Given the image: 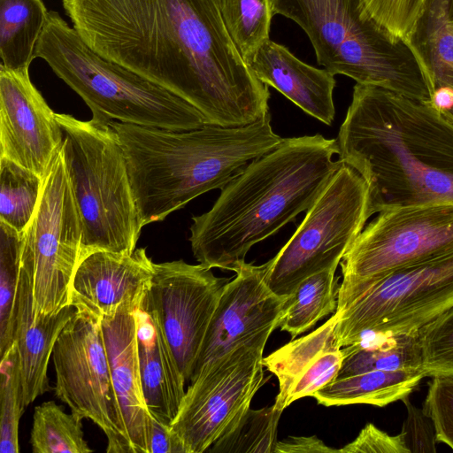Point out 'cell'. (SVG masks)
Instances as JSON below:
<instances>
[{
    "label": "cell",
    "mask_w": 453,
    "mask_h": 453,
    "mask_svg": "<svg viewBox=\"0 0 453 453\" xmlns=\"http://www.w3.org/2000/svg\"><path fill=\"white\" fill-rule=\"evenodd\" d=\"M95 52L182 98L208 124L242 127L269 112L268 86L251 72L219 0H62Z\"/></svg>",
    "instance_id": "1"
},
{
    "label": "cell",
    "mask_w": 453,
    "mask_h": 453,
    "mask_svg": "<svg viewBox=\"0 0 453 453\" xmlns=\"http://www.w3.org/2000/svg\"><path fill=\"white\" fill-rule=\"evenodd\" d=\"M369 191V215L453 203V122L431 101L357 83L336 139Z\"/></svg>",
    "instance_id": "2"
},
{
    "label": "cell",
    "mask_w": 453,
    "mask_h": 453,
    "mask_svg": "<svg viewBox=\"0 0 453 453\" xmlns=\"http://www.w3.org/2000/svg\"><path fill=\"white\" fill-rule=\"evenodd\" d=\"M336 139L322 134L283 138L227 183L207 212L192 218L196 259L234 271L257 243L306 211L342 165Z\"/></svg>",
    "instance_id": "3"
},
{
    "label": "cell",
    "mask_w": 453,
    "mask_h": 453,
    "mask_svg": "<svg viewBox=\"0 0 453 453\" xmlns=\"http://www.w3.org/2000/svg\"><path fill=\"white\" fill-rule=\"evenodd\" d=\"M267 112L234 127L175 131L111 121L123 149L142 226L164 220L194 198L222 189L283 138Z\"/></svg>",
    "instance_id": "4"
},
{
    "label": "cell",
    "mask_w": 453,
    "mask_h": 453,
    "mask_svg": "<svg viewBox=\"0 0 453 453\" xmlns=\"http://www.w3.org/2000/svg\"><path fill=\"white\" fill-rule=\"evenodd\" d=\"M273 15L295 21L332 74L431 101L433 88L403 38L378 23L361 0H269Z\"/></svg>",
    "instance_id": "5"
},
{
    "label": "cell",
    "mask_w": 453,
    "mask_h": 453,
    "mask_svg": "<svg viewBox=\"0 0 453 453\" xmlns=\"http://www.w3.org/2000/svg\"><path fill=\"white\" fill-rule=\"evenodd\" d=\"M53 73L77 93L92 120L186 131L208 124L190 104L90 49L61 15L50 11L36 50Z\"/></svg>",
    "instance_id": "6"
},
{
    "label": "cell",
    "mask_w": 453,
    "mask_h": 453,
    "mask_svg": "<svg viewBox=\"0 0 453 453\" xmlns=\"http://www.w3.org/2000/svg\"><path fill=\"white\" fill-rule=\"evenodd\" d=\"M57 119L81 221L80 260L99 250L132 253L143 226L117 134L109 124L70 114L57 113Z\"/></svg>",
    "instance_id": "7"
},
{
    "label": "cell",
    "mask_w": 453,
    "mask_h": 453,
    "mask_svg": "<svg viewBox=\"0 0 453 453\" xmlns=\"http://www.w3.org/2000/svg\"><path fill=\"white\" fill-rule=\"evenodd\" d=\"M369 218L368 186L342 162L291 238L266 263L269 289L288 297L311 275L336 270Z\"/></svg>",
    "instance_id": "8"
},
{
    "label": "cell",
    "mask_w": 453,
    "mask_h": 453,
    "mask_svg": "<svg viewBox=\"0 0 453 453\" xmlns=\"http://www.w3.org/2000/svg\"><path fill=\"white\" fill-rule=\"evenodd\" d=\"M453 304V250L399 268L367 285L340 312L338 345L414 334Z\"/></svg>",
    "instance_id": "9"
},
{
    "label": "cell",
    "mask_w": 453,
    "mask_h": 453,
    "mask_svg": "<svg viewBox=\"0 0 453 453\" xmlns=\"http://www.w3.org/2000/svg\"><path fill=\"white\" fill-rule=\"evenodd\" d=\"M453 250V203L396 207L379 212L340 262L337 310L367 285L399 268Z\"/></svg>",
    "instance_id": "10"
},
{
    "label": "cell",
    "mask_w": 453,
    "mask_h": 453,
    "mask_svg": "<svg viewBox=\"0 0 453 453\" xmlns=\"http://www.w3.org/2000/svg\"><path fill=\"white\" fill-rule=\"evenodd\" d=\"M264 334L205 365L192 379L171 423L187 453L208 450L250 408L264 383Z\"/></svg>",
    "instance_id": "11"
},
{
    "label": "cell",
    "mask_w": 453,
    "mask_h": 453,
    "mask_svg": "<svg viewBox=\"0 0 453 453\" xmlns=\"http://www.w3.org/2000/svg\"><path fill=\"white\" fill-rule=\"evenodd\" d=\"M55 394L107 439L108 453H133L112 386L100 320L76 310L55 343Z\"/></svg>",
    "instance_id": "12"
},
{
    "label": "cell",
    "mask_w": 453,
    "mask_h": 453,
    "mask_svg": "<svg viewBox=\"0 0 453 453\" xmlns=\"http://www.w3.org/2000/svg\"><path fill=\"white\" fill-rule=\"evenodd\" d=\"M81 221L61 150L44 177L36 211L24 232L33 266L36 317L70 305V286L80 261Z\"/></svg>",
    "instance_id": "13"
},
{
    "label": "cell",
    "mask_w": 453,
    "mask_h": 453,
    "mask_svg": "<svg viewBox=\"0 0 453 453\" xmlns=\"http://www.w3.org/2000/svg\"><path fill=\"white\" fill-rule=\"evenodd\" d=\"M230 280L215 276L202 264L154 263L142 303L158 321L186 381L191 380L208 326Z\"/></svg>",
    "instance_id": "14"
},
{
    "label": "cell",
    "mask_w": 453,
    "mask_h": 453,
    "mask_svg": "<svg viewBox=\"0 0 453 453\" xmlns=\"http://www.w3.org/2000/svg\"><path fill=\"white\" fill-rule=\"evenodd\" d=\"M266 267V263L242 261L234 269L208 326L191 380L205 365L279 327L288 297L269 289Z\"/></svg>",
    "instance_id": "15"
},
{
    "label": "cell",
    "mask_w": 453,
    "mask_h": 453,
    "mask_svg": "<svg viewBox=\"0 0 453 453\" xmlns=\"http://www.w3.org/2000/svg\"><path fill=\"white\" fill-rule=\"evenodd\" d=\"M63 141L57 113L31 81L29 70L0 65V157L44 178Z\"/></svg>",
    "instance_id": "16"
},
{
    "label": "cell",
    "mask_w": 453,
    "mask_h": 453,
    "mask_svg": "<svg viewBox=\"0 0 453 453\" xmlns=\"http://www.w3.org/2000/svg\"><path fill=\"white\" fill-rule=\"evenodd\" d=\"M154 263L145 248L132 253L105 250L81 258L70 286V304L100 319L128 308L137 310L147 293Z\"/></svg>",
    "instance_id": "17"
},
{
    "label": "cell",
    "mask_w": 453,
    "mask_h": 453,
    "mask_svg": "<svg viewBox=\"0 0 453 453\" xmlns=\"http://www.w3.org/2000/svg\"><path fill=\"white\" fill-rule=\"evenodd\" d=\"M135 311L123 308L99 320L112 386L133 453H149L151 415L142 385Z\"/></svg>",
    "instance_id": "18"
},
{
    "label": "cell",
    "mask_w": 453,
    "mask_h": 453,
    "mask_svg": "<svg viewBox=\"0 0 453 453\" xmlns=\"http://www.w3.org/2000/svg\"><path fill=\"white\" fill-rule=\"evenodd\" d=\"M76 309L67 305L55 314L36 317L34 310L33 266L22 250L16 303L14 342L18 349L25 406L50 389L48 365L61 331Z\"/></svg>",
    "instance_id": "19"
},
{
    "label": "cell",
    "mask_w": 453,
    "mask_h": 453,
    "mask_svg": "<svg viewBox=\"0 0 453 453\" xmlns=\"http://www.w3.org/2000/svg\"><path fill=\"white\" fill-rule=\"evenodd\" d=\"M247 65L261 82L277 89L304 112L326 125L333 123L336 81L326 69L301 61L270 39L259 46Z\"/></svg>",
    "instance_id": "20"
},
{
    "label": "cell",
    "mask_w": 453,
    "mask_h": 453,
    "mask_svg": "<svg viewBox=\"0 0 453 453\" xmlns=\"http://www.w3.org/2000/svg\"><path fill=\"white\" fill-rule=\"evenodd\" d=\"M135 315L137 352L146 405L152 417L171 425L185 395L186 380L155 315L142 303Z\"/></svg>",
    "instance_id": "21"
},
{
    "label": "cell",
    "mask_w": 453,
    "mask_h": 453,
    "mask_svg": "<svg viewBox=\"0 0 453 453\" xmlns=\"http://www.w3.org/2000/svg\"><path fill=\"white\" fill-rule=\"evenodd\" d=\"M405 42L433 92L453 88V0H424Z\"/></svg>",
    "instance_id": "22"
},
{
    "label": "cell",
    "mask_w": 453,
    "mask_h": 453,
    "mask_svg": "<svg viewBox=\"0 0 453 453\" xmlns=\"http://www.w3.org/2000/svg\"><path fill=\"white\" fill-rule=\"evenodd\" d=\"M426 377L422 369L372 370L336 378L311 396L324 406L371 404L403 400Z\"/></svg>",
    "instance_id": "23"
},
{
    "label": "cell",
    "mask_w": 453,
    "mask_h": 453,
    "mask_svg": "<svg viewBox=\"0 0 453 453\" xmlns=\"http://www.w3.org/2000/svg\"><path fill=\"white\" fill-rule=\"evenodd\" d=\"M49 16L42 0H0V65L29 70Z\"/></svg>",
    "instance_id": "24"
},
{
    "label": "cell",
    "mask_w": 453,
    "mask_h": 453,
    "mask_svg": "<svg viewBox=\"0 0 453 453\" xmlns=\"http://www.w3.org/2000/svg\"><path fill=\"white\" fill-rule=\"evenodd\" d=\"M340 318L336 312L315 331L276 349L263 358V365L278 380L279 393L274 405L284 410L288 393L296 381L326 351L340 348L335 327Z\"/></svg>",
    "instance_id": "25"
},
{
    "label": "cell",
    "mask_w": 453,
    "mask_h": 453,
    "mask_svg": "<svg viewBox=\"0 0 453 453\" xmlns=\"http://www.w3.org/2000/svg\"><path fill=\"white\" fill-rule=\"evenodd\" d=\"M342 349L337 378L372 370L422 369L416 333L366 337Z\"/></svg>",
    "instance_id": "26"
},
{
    "label": "cell",
    "mask_w": 453,
    "mask_h": 453,
    "mask_svg": "<svg viewBox=\"0 0 453 453\" xmlns=\"http://www.w3.org/2000/svg\"><path fill=\"white\" fill-rule=\"evenodd\" d=\"M335 271L327 269L311 275L288 297L279 327L292 339L336 312L340 285Z\"/></svg>",
    "instance_id": "27"
},
{
    "label": "cell",
    "mask_w": 453,
    "mask_h": 453,
    "mask_svg": "<svg viewBox=\"0 0 453 453\" xmlns=\"http://www.w3.org/2000/svg\"><path fill=\"white\" fill-rule=\"evenodd\" d=\"M44 178L0 157V221L26 231L38 207Z\"/></svg>",
    "instance_id": "28"
},
{
    "label": "cell",
    "mask_w": 453,
    "mask_h": 453,
    "mask_svg": "<svg viewBox=\"0 0 453 453\" xmlns=\"http://www.w3.org/2000/svg\"><path fill=\"white\" fill-rule=\"evenodd\" d=\"M82 418L66 413L54 401L35 408L30 443L34 453H89Z\"/></svg>",
    "instance_id": "29"
},
{
    "label": "cell",
    "mask_w": 453,
    "mask_h": 453,
    "mask_svg": "<svg viewBox=\"0 0 453 453\" xmlns=\"http://www.w3.org/2000/svg\"><path fill=\"white\" fill-rule=\"evenodd\" d=\"M24 232L0 221V355L14 343Z\"/></svg>",
    "instance_id": "30"
},
{
    "label": "cell",
    "mask_w": 453,
    "mask_h": 453,
    "mask_svg": "<svg viewBox=\"0 0 453 453\" xmlns=\"http://www.w3.org/2000/svg\"><path fill=\"white\" fill-rule=\"evenodd\" d=\"M225 26L246 62L269 39L273 12L269 0H219Z\"/></svg>",
    "instance_id": "31"
},
{
    "label": "cell",
    "mask_w": 453,
    "mask_h": 453,
    "mask_svg": "<svg viewBox=\"0 0 453 453\" xmlns=\"http://www.w3.org/2000/svg\"><path fill=\"white\" fill-rule=\"evenodd\" d=\"M282 410L274 404L249 409L238 422L210 449L212 452H273Z\"/></svg>",
    "instance_id": "32"
},
{
    "label": "cell",
    "mask_w": 453,
    "mask_h": 453,
    "mask_svg": "<svg viewBox=\"0 0 453 453\" xmlns=\"http://www.w3.org/2000/svg\"><path fill=\"white\" fill-rule=\"evenodd\" d=\"M0 374V453H19V425L26 406L15 342L1 356Z\"/></svg>",
    "instance_id": "33"
},
{
    "label": "cell",
    "mask_w": 453,
    "mask_h": 453,
    "mask_svg": "<svg viewBox=\"0 0 453 453\" xmlns=\"http://www.w3.org/2000/svg\"><path fill=\"white\" fill-rule=\"evenodd\" d=\"M426 377H453V304L416 332Z\"/></svg>",
    "instance_id": "34"
},
{
    "label": "cell",
    "mask_w": 453,
    "mask_h": 453,
    "mask_svg": "<svg viewBox=\"0 0 453 453\" xmlns=\"http://www.w3.org/2000/svg\"><path fill=\"white\" fill-rule=\"evenodd\" d=\"M422 411L433 423L436 441L453 450V377H432Z\"/></svg>",
    "instance_id": "35"
},
{
    "label": "cell",
    "mask_w": 453,
    "mask_h": 453,
    "mask_svg": "<svg viewBox=\"0 0 453 453\" xmlns=\"http://www.w3.org/2000/svg\"><path fill=\"white\" fill-rule=\"evenodd\" d=\"M366 12L401 38L410 34L424 0H361Z\"/></svg>",
    "instance_id": "36"
},
{
    "label": "cell",
    "mask_w": 453,
    "mask_h": 453,
    "mask_svg": "<svg viewBox=\"0 0 453 453\" xmlns=\"http://www.w3.org/2000/svg\"><path fill=\"white\" fill-rule=\"evenodd\" d=\"M343 360L342 348H336L323 353L291 388L287 397V407L295 401L311 396L321 388L333 382L339 374Z\"/></svg>",
    "instance_id": "37"
},
{
    "label": "cell",
    "mask_w": 453,
    "mask_h": 453,
    "mask_svg": "<svg viewBox=\"0 0 453 453\" xmlns=\"http://www.w3.org/2000/svg\"><path fill=\"white\" fill-rule=\"evenodd\" d=\"M341 453H411L404 431L389 435L368 423L351 442L339 449Z\"/></svg>",
    "instance_id": "38"
},
{
    "label": "cell",
    "mask_w": 453,
    "mask_h": 453,
    "mask_svg": "<svg viewBox=\"0 0 453 453\" xmlns=\"http://www.w3.org/2000/svg\"><path fill=\"white\" fill-rule=\"evenodd\" d=\"M408 409V418L403 431L406 434V441L411 452H435V434L431 419L422 410L417 409L408 400H403Z\"/></svg>",
    "instance_id": "39"
},
{
    "label": "cell",
    "mask_w": 453,
    "mask_h": 453,
    "mask_svg": "<svg viewBox=\"0 0 453 453\" xmlns=\"http://www.w3.org/2000/svg\"><path fill=\"white\" fill-rule=\"evenodd\" d=\"M149 453H187L171 426L151 416Z\"/></svg>",
    "instance_id": "40"
},
{
    "label": "cell",
    "mask_w": 453,
    "mask_h": 453,
    "mask_svg": "<svg viewBox=\"0 0 453 453\" xmlns=\"http://www.w3.org/2000/svg\"><path fill=\"white\" fill-rule=\"evenodd\" d=\"M273 452L276 453H334L339 452L326 446L317 436H290L277 441Z\"/></svg>",
    "instance_id": "41"
},
{
    "label": "cell",
    "mask_w": 453,
    "mask_h": 453,
    "mask_svg": "<svg viewBox=\"0 0 453 453\" xmlns=\"http://www.w3.org/2000/svg\"><path fill=\"white\" fill-rule=\"evenodd\" d=\"M431 103L441 111H446L453 105V88L440 87L434 90Z\"/></svg>",
    "instance_id": "42"
},
{
    "label": "cell",
    "mask_w": 453,
    "mask_h": 453,
    "mask_svg": "<svg viewBox=\"0 0 453 453\" xmlns=\"http://www.w3.org/2000/svg\"><path fill=\"white\" fill-rule=\"evenodd\" d=\"M440 111V110H439ZM449 120L453 122V105L446 111H441Z\"/></svg>",
    "instance_id": "43"
}]
</instances>
